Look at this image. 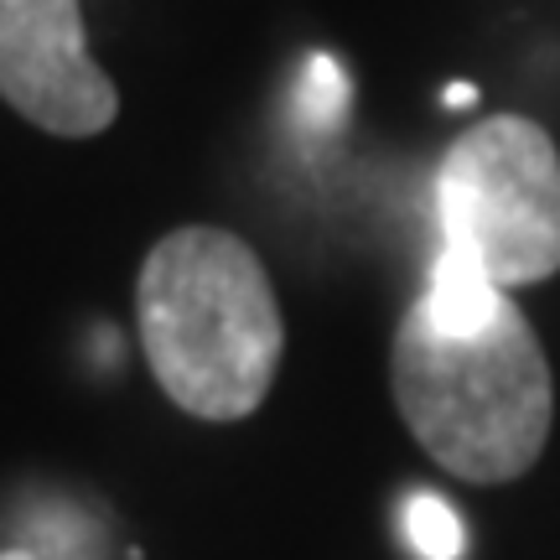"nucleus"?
<instances>
[{
	"instance_id": "nucleus-2",
	"label": "nucleus",
	"mask_w": 560,
	"mask_h": 560,
	"mask_svg": "<svg viewBox=\"0 0 560 560\" xmlns=\"http://www.w3.org/2000/svg\"><path fill=\"white\" fill-rule=\"evenodd\" d=\"M140 348L166 400L198 420L255 416L276 384L285 327L260 255L229 229H177L136 280Z\"/></svg>"
},
{
	"instance_id": "nucleus-9",
	"label": "nucleus",
	"mask_w": 560,
	"mask_h": 560,
	"mask_svg": "<svg viewBox=\"0 0 560 560\" xmlns=\"http://www.w3.org/2000/svg\"><path fill=\"white\" fill-rule=\"evenodd\" d=\"M0 560H37L32 550H0Z\"/></svg>"
},
{
	"instance_id": "nucleus-3",
	"label": "nucleus",
	"mask_w": 560,
	"mask_h": 560,
	"mask_svg": "<svg viewBox=\"0 0 560 560\" xmlns=\"http://www.w3.org/2000/svg\"><path fill=\"white\" fill-rule=\"evenodd\" d=\"M441 244L493 285H535L560 270V151L535 120L493 115L462 130L436 166Z\"/></svg>"
},
{
	"instance_id": "nucleus-5",
	"label": "nucleus",
	"mask_w": 560,
	"mask_h": 560,
	"mask_svg": "<svg viewBox=\"0 0 560 560\" xmlns=\"http://www.w3.org/2000/svg\"><path fill=\"white\" fill-rule=\"evenodd\" d=\"M499 296L503 291L488 280V270H482L472 255L441 244L436 265H431V285H425V296H420L416 306L431 322H441V327H472V322H482L499 306Z\"/></svg>"
},
{
	"instance_id": "nucleus-4",
	"label": "nucleus",
	"mask_w": 560,
	"mask_h": 560,
	"mask_svg": "<svg viewBox=\"0 0 560 560\" xmlns=\"http://www.w3.org/2000/svg\"><path fill=\"white\" fill-rule=\"evenodd\" d=\"M0 100L47 136H100L120 94L83 47L79 0H0Z\"/></svg>"
},
{
	"instance_id": "nucleus-7",
	"label": "nucleus",
	"mask_w": 560,
	"mask_h": 560,
	"mask_svg": "<svg viewBox=\"0 0 560 560\" xmlns=\"http://www.w3.org/2000/svg\"><path fill=\"white\" fill-rule=\"evenodd\" d=\"M400 529L420 560H462V550H467L457 509L436 493H410L400 509Z\"/></svg>"
},
{
	"instance_id": "nucleus-1",
	"label": "nucleus",
	"mask_w": 560,
	"mask_h": 560,
	"mask_svg": "<svg viewBox=\"0 0 560 560\" xmlns=\"http://www.w3.org/2000/svg\"><path fill=\"white\" fill-rule=\"evenodd\" d=\"M389 384L410 436L462 482H514L540 462L556 420V380L535 327L509 296L472 327L405 312Z\"/></svg>"
},
{
	"instance_id": "nucleus-8",
	"label": "nucleus",
	"mask_w": 560,
	"mask_h": 560,
	"mask_svg": "<svg viewBox=\"0 0 560 560\" xmlns=\"http://www.w3.org/2000/svg\"><path fill=\"white\" fill-rule=\"evenodd\" d=\"M441 104H452V109H467V104H478V89H472V83H452V89L441 94Z\"/></svg>"
},
{
	"instance_id": "nucleus-6",
	"label": "nucleus",
	"mask_w": 560,
	"mask_h": 560,
	"mask_svg": "<svg viewBox=\"0 0 560 560\" xmlns=\"http://www.w3.org/2000/svg\"><path fill=\"white\" fill-rule=\"evenodd\" d=\"M348 104H353V83L338 68V58L312 52L296 83V120L306 130H338L348 120Z\"/></svg>"
}]
</instances>
